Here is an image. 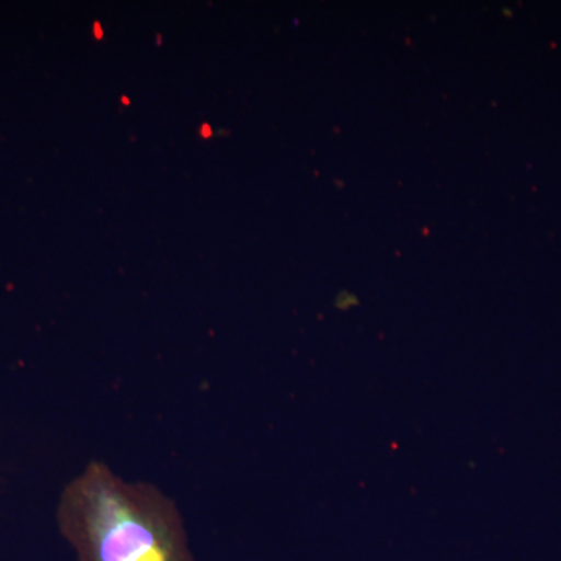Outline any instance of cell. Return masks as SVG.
Wrapping results in <instances>:
<instances>
[{"mask_svg":"<svg viewBox=\"0 0 561 561\" xmlns=\"http://www.w3.org/2000/svg\"><path fill=\"white\" fill-rule=\"evenodd\" d=\"M57 524L79 561H195L175 502L91 461L62 490Z\"/></svg>","mask_w":561,"mask_h":561,"instance_id":"6da1fadb","label":"cell"}]
</instances>
